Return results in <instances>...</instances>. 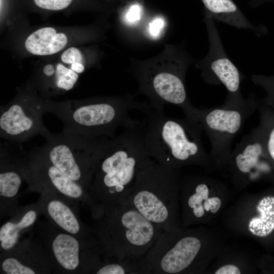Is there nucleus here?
<instances>
[{
  "label": "nucleus",
  "mask_w": 274,
  "mask_h": 274,
  "mask_svg": "<svg viewBox=\"0 0 274 274\" xmlns=\"http://www.w3.org/2000/svg\"><path fill=\"white\" fill-rule=\"evenodd\" d=\"M45 103V100L31 87L19 91L8 104L1 107V138L21 143L41 135L46 127L42 120Z\"/></svg>",
  "instance_id": "nucleus-9"
},
{
  "label": "nucleus",
  "mask_w": 274,
  "mask_h": 274,
  "mask_svg": "<svg viewBox=\"0 0 274 274\" xmlns=\"http://www.w3.org/2000/svg\"><path fill=\"white\" fill-rule=\"evenodd\" d=\"M215 274H239V268L233 265H226L219 268Z\"/></svg>",
  "instance_id": "nucleus-26"
},
{
  "label": "nucleus",
  "mask_w": 274,
  "mask_h": 274,
  "mask_svg": "<svg viewBox=\"0 0 274 274\" xmlns=\"http://www.w3.org/2000/svg\"><path fill=\"white\" fill-rule=\"evenodd\" d=\"M7 143L1 142L0 150L1 216H12L20 207L18 192L25 174L20 157L10 154Z\"/></svg>",
  "instance_id": "nucleus-15"
},
{
  "label": "nucleus",
  "mask_w": 274,
  "mask_h": 274,
  "mask_svg": "<svg viewBox=\"0 0 274 274\" xmlns=\"http://www.w3.org/2000/svg\"><path fill=\"white\" fill-rule=\"evenodd\" d=\"M40 193L38 203L42 213L51 224L74 236L84 249L95 248L96 242L91 227H88L80 217L79 201L50 190Z\"/></svg>",
  "instance_id": "nucleus-13"
},
{
  "label": "nucleus",
  "mask_w": 274,
  "mask_h": 274,
  "mask_svg": "<svg viewBox=\"0 0 274 274\" xmlns=\"http://www.w3.org/2000/svg\"><path fill=\"white\" fill-rule=\"evenodd\" d=\"M249 229L252 233L253 234L256 235V232L255 228H253L252 227H249Z\"/></svg>",
  "instance_id": "nucleus-29"
},
{
  "label": "nucleus",
  "mask_w": 274,
  "mask_h": 274,
  "mask_svg": "<svg viewBox=\"0 0 274 274\" xmlns=\"http://www.w3.org/2000/svg\"><path fill=\"white\" fill-rule=\"evenodd\" d=\"M144 140L146 150L158 163L173 170L208 158L198 121L185 116L175 118L154 110L146 114Z\"/></svg>",
  "instance_id": "nucleus-5"
},
{
  "label": "nucleus",
  "mask_w": 274,
  "mask_h": 274,
  "mask_svg": "<svg viewBox=\"0 0 274 274\" xmlns=\"http://www.w3.org/2000/svg\"><path fill=\"white\" fill-rule=\"evenodd\" d=\"M141 7L138 4H134L131 6L123 16V22L128 26L136 25L141 20Z\"/></svg>",
  "instance_id": "nucleus-24"
},
{
  "label": "nucleus",
  "mask_w": 274,
  "mask_h": 274,
  "mask_svg": "<svg viewBox=\"0 0 274 274\" xmlns=\"http://www.w3.org/2000/svg\"><path fill=\"white\" fill-rule=\"evenodd\" d=\"M42 243L53 262L54 270L63 273H93L101 262L100 254L95 248L84 249L74 236L49 222L38 225Z\"/></svg>",
  "instance_id": "nucleus-11"
},
{
  "label": "nucleus",
  "mask_w": 274,
  "mask_h": 274,
  "mask_svg": "<svg viewBox=\"0 0 274 274\" xmlns=\"http://www.w3.org/2000/svg\"><path fill=\"white\" fill-rule=\"evenodd\" d=\"M41 213L38 202L20 207L0 228L1 251H8L15 247L19 242L22 232L32 226Z\"/></svg>",
  "instance_id": "nucleus-17"
},
{
  "label": "nucleus",
  "mask_w": 274,
  "mask_h": 274,
  "mask_svg": "<svg viewBox=\"0 0 274 274\" xmlns=\"http://www.w3.org/2000/svg\"><path fill=\"white\" fill-rule=\"evenodd\" d=\"M178 184L175 170L152 159L138 173L127 201L163 231H176Z\"/></svg>",
  "instance_id": "nucleus-6"
},
{
  "label": "nucleus",
  "mask_w": 274,
  "mask_h": 274,
  "mask_svg": "<svg viewBox=\"0 0 274 274\" xmlns=\"http://www.w3.org/2000/svg\"><path fill=\"white\" fill-rule=\"evenodd\" d=\"M54 270L52 260L41 242L26 239L1 253L0 273H49Z\"/></svg>",
  "instance_id": "nucleus-14"
},
{
  "label": "nucleus",
  "mask_w": 274,
  "mask_h": 274,
  "mask_svg": "<svg viewBox=\"0 0 274 274\" xmlns=\"http://www.w3.org/2000/svg\"><path fill=\"white\" fill-rule=\"evenodd\" d=\"M69 43L67 35L51 26L41 27L26 38L24 46L29 54L48 56L65 49Z\"/></svg>",
  "instance_id": "nucleus-18"
},
{
  "label": "nucleus",
  "mask_w": 274,
  "mask_h": 274,
  "mask_svg": "<svg viewBox=\"0 0 274 274\" xmlns=\"http://www.w3.org/2000/svg\"><path fill=\"white\" fill-rule=\"evenodd\" d=\"M192 62L181 47L166 44L157 56L132 64L140 92L149 98L153 110L162 112L166 104L175 105L185 116L198 121L197 108L191 102L186 87V73Z\"/></svg>",
  "instance_id": "nucleus-4"
},
{
  "label": "nucleus",
  "mask_w": 274,
  "mask_h": 274,
  "mask_svg": "<svg viewBox=\"0 0 274 274\" xmlns=\"http://www.w3.org/2000/svg\"><path fill=\"white\" fill-rule=\"evenodd\" d=\"M210 204V210L213 213H216L219 210L221 201L220 199L217 197H214L212 198H208L206 199Z\"/></svg>",
  "instance_id": "nucleus-27"
},
{
  "label": "nucleus",
  "mask_w": 274,
  "mask_h": 274,
  "mask_svg": "<svg viewBox=\"0 0 274 274\" xmlns=\"http://www.w3.org/2000/svg\"><path fill=\"white\" fill-rule=\"evenodd\" d=\"M260 130L267 154L274 161V111L264 102H259Z\"/></svg>",
  "instance_id": "nucleus-20"
},
{
  "label": "nucleus",
  "mask_w": 274,
  "mask_h": 274,
  "mask_svg": "<svg viewBox=\"0 0 274 274\" xmlns=\"http://www.w3.org/2000/svg\"><path fill=\"white\" fill-rule=\"evenodd\" d=\"M259 102L250 95L235 106L197 108L196 116L211 143V155L219 161L229 159L232 142L245 121L258 109Z\"/></svg>",
  "instance_id": "nucleus-8"
},
{
  "label": "nucleus",
  "mask_w": 274,
  "mask_h": 274,
  "mask_svg": "<svg viewBox=\"0 0 274 274\" xmlns=\"http://www.w3.org/2000/svg\"><path fill=\"white\" fill-rule=\"evenodd\" d=\"M208 32L209 49L203 58L195 62L204 81L210 85H223L227 95L223 105L234 106L245 100L241 92L242 76L226 54L214 19L207 14L204 19Z\"/></svg>",
  "instance_id": "nucleus-10"
},
{
  "label": "nucleus",
  "mask_w": 274,
  "mask_h": 274,
  "mask_svg": "<svg viewBox=\"0 0 274 274\" xmlns=\"http://www.w3.org/2000/svg\"><path fill=\"white\" fill-rule=\"evenodd\" d=\"M60 61L69 66L75 62L84 63V58L81 51L75 47H70L63 50L60 56Z\"/></svg>",
  "instance_id": "nucleus-23"
},
{
  "label": "nucleus",
  "mask_w": 274,
  "mask_h": 274,
  "mask_svg": "<svg viewBox=\"0 0 274 274\" xmlns=\"http://www.w3.org/2000/svg\"><path fill=\"white\" fill-rule=\"evenodd\" d=\"M144 129L141 123L106 138L88 190L94 201L106 204L127 201L138 173L152 159L145 145Z\"/></svg>",
  "instance_id": "nucleus-1"
},
{
  "label": "nucleus",
  "mask_w": 274,
  "mask_h": 274,
  "mask_svg": "<svg viewBox=\"0 0 274 274\" xmlns=\"http://www.w3.org/2000/svg\"><path fill=\"white\" fill-rule=\"evenodd\" d=\"M95 248L105 258L142 260L163 230L127 201L89 207Z\"/></svg>",
  "instance_id": "nucleus-2"
},
{
  "label": "nucleus",
  "mask_w": 274,
  "mask_h": 274,
  "mask_svg": "<svg viewBox=\"0 0 274 274\" xmlns=\"http://www.w3.org/2000/svg\"><path fill=\"white\" fill-rule=\"evenodd\" d=\"M95 269L96 274L143 273L141 260L129 259L105 258Z\"/></svg>",
  "instance_id": "nucleus-19"
},
{
  "label": "nucleus",
  "mask_w": 274,
  "mask_h": 274,
  "mask_svg": "<svg viewBox=\"0 0 274 274\" xmlns=\"http://www.w3.org/2000/svg\"><path fill=\"white\" fill-rule=\"evenodd\" d=\"M203 208H204V210H206L207 212H209L210 211V206L209 203L207 200H204Z\"/></svg>",
  "instance_id": "nucleus-28"
},
{
  "label": "nucleus",
  "mask_w": 274,
  "mask_h": 274,
  "mask_svg": "<svg viewBox=\"0 0 274 274\" xmlns=\"http://www.w3.org/2000/svg\"><path fill=\"white\" fill-rule=\"evenodd\" d=\"M251 81L263 88L267 93L263 102L274 109V76L267 77L261 75H253Z\"/></svg>",
  "instance_id": "nucleus-21"
},
{
  "label": "nucleus",
  "mask_w": 274,
  "mask_h": 274,
  "mask_svg": "<svg viewBox=\"0 0 274 274\" xmlns=\"http://www.w3.org/2000/svg\"><path fill=\"white\" fill-rule=\"evenodd\" d=\"M38 8L50 11H59L68 8L74 0H32Z\"/></svg>",
  "instance_id": "nucleus-22"
},
{
  "label": "nucleus",
  "mask_w": 274,
  "mask_h": 274,
  "mask_svg": "<svg viewBox=\"0 0 274 274\" xmlns=\"http://www.w3.org/2000/svg\"><path fill=\"white\" fill-rule=\"evenodd\" d=\"M22 158L28 191H54L88 207L94 202L87 190L50 163L38 148L24 152Z\"/></svg>",
  "instance_id": "nucleus-12"
},
{
  "label": "nucleus",
  "mask_w": 274,
  "mask_h": 274,
  "mask_svg": "<svg viewBox=\"0 0 274 274\" xmlns=\"http://www.w3.org/2000/svg\"><path fill=\"white\" fill-rule=\"evenodd\" d=\"M165 25V22L163 18L161 17L154 18L149 24V34L153 38H158L163 30Z\"/></svg>",
  "instance_id": "nucleus-25"
},
{
  "label": "nucleus",
  "mask_w": 274,
  "mask_h": 274,
  "mask_svg": "<svg viewBox=\"0 0 274 274\" xmlns=\"http://www.w3.org/2000/svg\"><path fill=\"white\" fill-rule=\"evenodd\" d=\"M41 135L46 140L44 145L38 148L41 154L88 191L96 161L107 137L89 138L62 131L53 133L46 127Z\"/></svg>",
  "instance_id": "nucleus-7"
},
{
  "label": "nucleus",
  "mask_w": 274,
  "mask_h": 274,
  "mask_svg": "<svg viewBox=\"0 0 274 274\" xmlns=\"http://www.w3.org/2000/svg\"><path fill=\"white\" fill-rule=\"evenodd\" d=\"M45 109L61 121L62 132L89 138H111L119 127H136L141 123L132 119L129 111L146 114L152 110L150 104L130 94L62 101L46 99Z\"/></svg>",
  "instance_id": "nucleus-3"
},
{
  "label": "nucleus",
  "mask_w": 274,
  "mask_h": 274,
  "mask_svg": "<svg viewBox=\"0 0 274 274\" xmlns=\"http://www.w3.org/2000/svg\"><path fill=\"white\" fill-rule=\"evenodd\" d=\"M229 159L233 160L238 172L253 178L258 173L270 171L266 152L258 127L245 135L237 144Z\"/></svg>",
  "instance_id": "nucleus-16"
}]
</instances>
